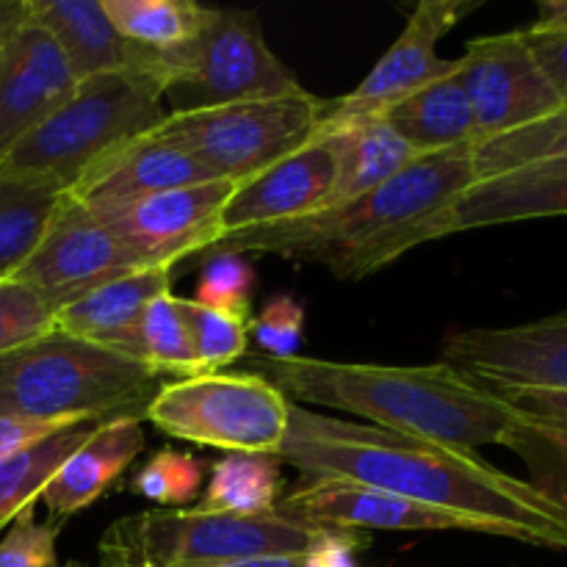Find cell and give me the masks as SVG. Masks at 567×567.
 Segmentation results:
<instances>
[{
  "instance_id": "cell-1",
  "label": "cell",
  "mask_w": 567,
  "mask_h": 567,
  "mask_svg": "<svg viewBox=\"0 0 567 567\" xmlns=\"http://www.w3.org/2000/svg\"><path fill=\"white\" fill-rule=\"evenodd\" d=\"M280 460L302 471L305 480L354 482L457 515L480 535L567 551L563 504L474 452L330 419L291 402Z\"/></svg>"
},
{
  "instance_id": "cell-2",
  "label": "cell",
  "mask_w": 567,
  "mask_h": 567,
  "mask_svg": "<svg viewBox=\"0 0 567 567\" xmlns=\"http://www.w3.org/2000/svg\"><path fill=\"white\" fill-rule=\"evenodd\" d=\"M258 374L288 402L321 404L371 421L377 430L460 452L507 446L518 415L449 363L371 365L299 358L258 360Z\"/></svg>"
},
{
  "instance_id": "cell-3",
  "label": "cell",
  "mask_w": 567,
  "mask_h": 567,
  "mask_svg": "<svg viewBox=\"0 0 567 567\" xmlns=\"http://www.w3.org/2000/svg\"><path fill=\"white\" fill-rule=\"evenodd\" d=\"M474 147L419 155L385 186L352 203L271 227L230 233L214 252H266L321 264L341 280H360L399 260V244L413 227L446 208L476 183Z\"/></svg>"
},
{
  "instance_id": "cell-4",
  "label": "cell",
  "mask_w": 567,
  "mask_h": 567,
  "mask_svg": "<svg viewBox=\"0 0 567 567\" xmlns=\"http://www.w3.org/2000/svg\"><path fill=\"white\" fill-rule=\"evenodd\" d=\"M166 83L150 72H109L78 83L75 94L0 158V175L72 192L105 155L166 120Z\"/></svg>"
},
{
  "instance_id": "cell-5",
  "label": "cell",
  "mask_w": 567,
  "mask_h": 567,
  "mask_svg": "<svg viewBox=\"0 0 567 567\" xmlns=\"http://www.w3.org/2000/svg\"><path fill=\"white\" fill-rule=\"evenodd\" d=\"M161 385V374L127 354L53 332L0 358V415L70 426L144 419Z\"/></svg>"
},
{
  "instance_id": "cell-6",
  "label": "cell",
  "mask_w": 567,
  "mask_h": 567,
  "mask_svg": "<svg viewBox=\"0 0 567 567\" xmlns=\"http://www.w3.org/2000/svg\"><path fill=\"white\" fill-rule=\"evenodd\" d=\"M319 529L282 513L227 515L205 509H150L120 518L100 540L103 563L188 567L230 559L299 554Z\"/></svg>"
},
{
  "instance_id": "cell-7",
  "label": "cell",
  "mask_w": 567,
  "mask_h": 567,
  "mask_svg": "<svg viewBox=\"0 0 567 567\" xmlns=\"http://www.w3.org/2000/svg\"><path fill=\"white\" fill-rule=\"evenodd\" d=\"M327 100L308 89L199 111H169L155 136L186 150L216 181L244 183L319 136Z\"/></svg>"
},
{
  "instance_id": "cell-8",
  "label": "cell",
  "mask_w": 567,
  "mask_h": 567,
  "mask_svg": "<svg viewBox=\"0 0 567 567\" xmlns=\"http://www.w3.org/2000/svg\"><path fill=\"white\" fill-rule=\"evenodd\" d=\"M291 402L247 371L177 377L150 399L144 419L164 435L225 454H277L288 432Z\"/></svg>"
},
{
  "instance_id": "cell-9",
  "label": "cell",
  "mask_w": 567,
  "mask_h": 567,
  "mask_svg": "<svg viewBox=\"0 0 567 567\" xmlns=\"http://www.w3.org/2000/svg\"><path fill=\"white\" fill-rule=\"evenodd\" d=\"M291 70L266 44L255 11L219 9L183 75L166 89L172 111L219 109L302 92Z\"/></svg>"
},
{
  "instance_id": "cell-10",
  "label": "cell",
  "mask_w": 567,
  "mask_h": 567,
  "mask_svg": "<svg viewBox=\"0 0 567 567\" xmlns=\"http://www.w3.org/2000/svg\"><path fill=\"white\" fill-rule=\"evenodd\" d=\"M457 78L474 111L476 144L559 114L557 92L526 44L524 31L471 39Z\"/></svg>"
},
{
  "instance_id": "cell-11",
  "label": "cell",
  "mask_w": 567,
  "mask_h": 567,
  "mask_svg": "<svg viewBox=\"0 0 567 567\" xmlns=\"http://www.w3.org/2000/svg\"><path fill=\"white\" fill-rule=\"evenodd\" d=\"M233 192L236 183L208 181L89 210L125 244L138 269H172L186 255L219 241L221 210Z\"/></svg>"
},
{
  "instance_id": "cell-12",
  "label": "cell",
  "mask_w": 567,
  "mask_h": 567,
  "mask_svg": "<svg viewBox=\"0 0 567 567\" xmlns=\"http://www.w3.org/2000/svg\"><path fill=\"white\" fill-rule=\"evenodd\" d=\"M136 269L125 244L86 205L66 194L39 247L9 280L25 282L59 313L94 288Z\"/></svg>"
},
{
  "instance_id": "cell-13",
  "label": "cell",
  "mask_w": 567,
  "mask_h": 567,
  "mask_svg": "<svg viewBox=\"0 0 567 567\" xmlns=\"http://www.w3.org/2000/svg\"><path fill=\"white\" fill-rule=\"evenodd\" d=\"M476 9H480V0H421L396 42L371 66L360 86L343 97L327 100L321 127L358 120V116L382 114L396 100L446 75L454 61L437 55V42Z\"/></svg>"
},
{
  "instance_id": "cell-14",
  "label": "cell",
  "mask_w": 567,
  "mask_h": 567,
  "mask_svg": "<svg viewBox=\"0 0 567 567\" xmlns=\"http://www.w3.org/2000/svg\"><path fill=\"white\" fill-rule=\"evenodd\" d=\"M441 352L476 382L567 391V308L529 324L457 330Z\"/></svg>"
},
{
  "instance_id": "cell-15",
  "label": "cell",
  "mask_w": 567,
  "mask_h": 567,
  "mask_svg": "<svg viewBox=\"0 0 567 567\" xmlns=\"http://www.w3.org/2000/svg\"><path fill=\"white\" fill-rule=\"evenodd\" d=\"M551 216H567V161H543L476 181L432 219L413 227L399 244V258L454 233Z\"/></svg>"
},
{
  "instance_id": "cell-16",
  "label": "cell",
  "mask_w": 567,
  "mask_h": 567,
  "mask_svg": "<svg viewBox=\"0 0 567 567\" xmlns=\"http://www.w3.org/2000/svg\"><path fill=\"white\" fill-rule=\"evenodd\" d=\"M78 83L53 33L25 9L0 48V158L55 114Z\"/></svg>"
},
{
  "instance_id": "cell-17",
  "label": "cell",
  "mask_w": 567,
  "mask_h": 567,
  "mask_svg": "<svg viewBox=\"0 0 567 567\" xmlns=\"http://www.w3.org/2000/svg\"><path fill=\"white\" fill-rule=\"evenodd\" d=\"M277 513L313 529L352 532V535L358 532H476L474 524L443 509L336 480H305L288 496H282Z\"/></svg>"
},
{
  "instance_id": "cell-18",
  "label": "cell",
  "mask_w": 567,
  "mask_h": 567,
  "mask_svg": "<svg viewBox=\"0 0 567 567\" xmlns=\"http://www.w3.org/2000/svg\"><path fill=\"white\" fill-rule=\"evenodd\" d=\"M336 186V153L327 138L316 136L297 153L286 155L236 192L221 210V236L255 227H271L327 208Z\"/></svg>"
},
{
  "instance_id": "cell-19",
  "label": "cell",
  "mask_w": 567,
  "mask_h": 567,
  "mask_svg": "<svg viewBox=\"0 0 567 567\" xmlns=\"http://www.w3.org/2000/svg\"><path fill=\"white\" fill-rule=\"evenodd\" d=\"M25 9L53 33L78 81L109 72H150L169 89V64L161 55L127 42L100 0H25Z\"/></svg>"
},
{
  "instance_id": "cell-20",
  "label": "cell",
  "mask_w": 567,
  "mask_h": 567,
  "mask_svg": "<svg viewBox=\"0 0 567 567\" xmlns=\"http://www.w3.org/2000/svg\"><path fill=\"white\" fill-rule=\"evenodd\" d=\"M208 181H216V177L203 164H197L186 150L164 142L150 131L116 153L105 155L66 194L86 208H105V205L131 203V199L150 197V194L197 186V183Z\"/></svg>"
},
{
  "instance_id": "cell-21",
  "label": "cell",
  "mask_w": 567,
  "mask_h": 567,
  "mask_svg": "<svg viewBox=\"0 0 567 567\" xmlns=\"http://www.w3.org/2000/svg\"><path fill=\"white\" fill-rule=\"evenodd\" d=\"M144 430L138 415H116L100 421L92 435L64 460L42 491L50 520L70 518L92 507L144 452Z\"/></svg>"
},
{
  "instance_id": "cell-22",
  "label": "cell",
  "mask_w": 567,
  "mask_h": 567,
  "mask_svg": "<svg viewBox=\"0 0 567 567\" xmlns=\"http://www.w3.org/2000/svg\"><path fill=\"white\" fill-rule=\"evenodd\" d=\"M169 266L136 269L131 275H122L105 286L94 288L78 302L61 308L55 313V332L75 338V341L94 343V347L114 349V352L131 358L133 338H136L144 310L153 299L169 293Z\"/></svg>"
},
{
  "instance_id": "cell-23",
  "label": "cell",
  "mask_w": 567,
  "mask_h": 567,
  "mask_svg": "<svg viewBox=\"0 0 567 567\" xmlns=\"http://www.w3.org/2000/svg\"><path fill=\"white\" fill-rule=\"evenodd\" d=\"M507 402L518 415V432L509 449L529 463L535 482L546 496L567 509V391L480 382Z\"/></svg>"
},
{
  "instance_id": "cell-24",
  "label": "cell",
  "mask_w": 567,
  "mask_h": 567,
  "mask_svg": "<svg viewBox=\"0 0 567 567\" xmlns=\"http://www.w3.org/2000/svg\"><path fill=\"white\" fill-rule=\"evenodd\" d=\"M319 136L327 138L336 153V186L327 208L365 197L419 158L382 116H358L327 125Z\"/></svg>"
},
{
  "instance_id": "cell-25",
  "label": "cell",
  "mask_w": 567,
  "mask_h": 567,
  "mask_svg": "<svg viewBox=\"0 0 567 567\" xmlns=\"http://www.w3.org/2000/svg\"><path fill=\"white\" fill-rule=\"evenodd\" d=\"M377 116H382L415 155L446 153L476 144L474 111L457 78V59L446 75L415 89Z\"/></svg>"
},
{
  "instance_id": "cell-26",
  "label": "cell",
  "mask_w": 567,
  "mask_h": 567,
  "mask_svg": "<svg viewBox=\"0 0 567 567\" xmlns=\"http://www.w3.org/2000/svg\"><path fill=\"white\" fill-rule=\"evenodd\" d=\"M109 20L127 42L161 55L172 70V83L214 25L219 9L194 0H100ZM169 83V86H172Z\"/></svg>"
},
{
  "instance_id": "cell-27",
  "label": "cell",
  "mask_w": 567,
  "mask_h": 567,
  "mask_svg": "<svg viewBox=\"0 0 567 567\" xmlns=\"http://www.w3.org/2000/svg\"><path fill=\"white\" fill-rule=\"evenodd\" d=\"M277 454H225L210 465L197 509L227 515H266L280 504Z\"/></svg>"
},
{
  "instance_id": "cell-28",
  "label": "cell",
  "mask_w": 567,
  "mask_h": 567,
  "mask_svg": "<svg viewBox=\"0 0 567 567\" xmlns=\"http://www.w3.org/2000/svg\"><path fill=\"white\" fill-rule=\"evenodd\" d=\"M66 192L0 175V282L31 258Z\"/></svg>"
},
{
  "instance_id": "cell-29",
  "label": "cell",
  "mask_w": 567,
  "mask_h": 567,
  "mask_svg": "<svg viewBox=\"0 0 567 567\" xmlns=\"http://www.w3.org/2000/svg\"><path fill=\"white\" fill-rule=\"evenodd\" d=\"M97 424L100 421H92V424H78L70 426V430H61L0 463V532L22 509L33 507L39 502L50 476L92 435V430Z\"/></svg>"
},
{
  "instance_id": "cell-30",
  "label": "cell",
  "mask_w": 567,
  "mask_h": 567,
  "mask_svg": "<svg viewBox=\"0 0 567 567\" xmlns=\"http://www.w3.org/2000/svg\"><path fill=\"white\" fill-rule=\"evenodd\" d=\"M131 358L153 369L161 377H194L197 358L188 321L183 316V299L164 293L153 299L138 321Z\"/></svg>"
},
{
  "instance_id": "cell-31",
  "label": "cell",
  "mask_w": 567,
  "mask_h": 567,
  "mask_svg": "<svg viewBox=\"0 0 567 567\" xmlns=\"http://www.w3.org/2000/svg\"><path fill=\"white\" fill-rule=\"evenodd\" d=\"M471 158H474L476 181H487V177L529 164H543V161H567V111L520 127V131L474 144Z\"/></svg>"
},
{
  "instance_id": "cell-32",
  "label": "cell",
  "mask_w": 567,
  "mask_h": 567,
  "mask_svg": "<svg viewBox=\"0 0 567 567\" xmlns=\"http://www.w3.org/2000/svg\"><path fill=\"white\" fill-rule=\"evenodd\" d=\"M205 487V468L197 457L175 449L155 452L133 476L131 491L158 507H188Z\"/></svg>"
},
{
  "instance_id": "cell-33",
  "label": "cell",
  "mask_w": 567,
  "mask_h": 567,
  "mask_svg": "<svg viewBox=\"0 0 567 567\" xmlns=\"http://www.w3.org/2000/svg\"><path fill=\"white\" fill-rule=\"evenodd\" d=\"M183 316L188 321L197 358V374H214L247 354L249 324L233 316L210 310L194 299H183Z\"/></svg>"
},
{
  "instance_id": "cell-34",
  "label": "cell",
  "mask_w": 567,
  "mask_h": 567,
  "mask_svg": "<svg viewBox=\"0 0 567 567\" xmlns=\"http://www.w3.org/2000/svg\"><path fill=\"white\" fill-rule=\"evenodd\" d=\"M55 332V310L25 282H0V358Z\"/></svg>"
},
{
  "instance_id": "cell-35",
  "label": "cell",
  "mask_w": 567,
  "mask_h": 567,
  "mask_svg": "<svg viewBox=\"0 0 567 567\" xmlns=\"http://www.w3.org/2000/svg\"><path fill=\"white\" fill-rule=\"evenodd\" d=\"M252 291L255 269L247 255L214 252V258L205 264L203 277H199L194 302L249 324L252 321Z\"/></svg>"
},
{
  "instance_id": "cell-36",
  "label": "cell",
  "mask_w": 567,
  "mask_h": 567,
  "mask_svg": "<svg viewBox=\"0 0 567 567\" xmlns=\"http://www.w3.org/2000/svg\"><path fill=\"white\" fill-rule=\"evenodd\" d=\"M305 330V308L288 293L266 299L260 313L249 321L255 343L266 360L299 358Z\"/></svg>"
},
{
  "instance_id": "cell-37",
  "label": "cell",
  "mask_w": 567,
  "mask_h": 567,
  "mask_svg": "<svg viewBox=\"0 0 567 567\" xmlns=\"http://www.w3.org/2000/svg\"><path fill=\"white\" fill-rule=\"evenodd\" d=\"M33 507L22 509L6 526V535L0 540V567H55L59 520L39 524Z\"/></svg>"
},
{
  "instance_id": "cell-38",
  "label": "cell",
  "mask_w": 567,
  "mask_h": 567,
  "mask_svg": "<svg viewBox=\"0 0 567 567\" xmlns=\"http://www.w3.org/2000/svg\"><path fill=\"white\" fill-rule=\"evenodd\" d=\"M524 39L529 44L532 55L537 59L540 70L546 72L548 83L557 92L563 111H567V25L524 28Z\"/></svg>"
},
{
  "instance_id": "cell-39",
  "label": "cell",
  "mask_w": 567,
  "mask_h": 567,
  "mask_svg": "<svg viewBox=\"0 0 567 567\" xmlns=\"http://www.w3.org/2000/svg\"><path fill=\"white\" fill-rule=\"evenodd\" d=\"M61 430H70V424H55V421H31V419H9L0 415V463L14 457L22 449L44 441Z\"/></svg>"
},
{
  "instance_id": "cell-40",
  "label": "cell",
  "mask_w": 567,
  "mask_h": 567,
  "mask_svg": "<svg viewBox=\"0 0 567 567\" xmlns=\"http://www.w3.org/2000/svg\"><path fill=\"white\" fill-rule=\"evenodd\" d=\"M302 565H305V551H299V554H269V557L230 559V563L188 565V567H302Z\"/></svg>"
},
{
  "instance_id": "cell-41",
  "label": "cell",
  "mask_w": 567,
  "mask_h": 567,
  "mask_svg": "<svg viewBox=\"0 0 567 567\" xmlns=\"http://www.w3.org/2000/svg\"><path fill=\"white\" fill-rule=\"evenodd\" d=\"M532 25L543 28H559L567 25V0H543L537 6V20Z\"/></svg>"
},
{
  "instance_id": "cell-42",
  "label": "cell",
  "mask_w": 567,
  "mask_h": 567,
  "mask_svg": "<svg viewBox=\"0 0 567 567\" xmlns=\"http://www.w3.org/2000/svg\"><path fill=\"white\" fill-rule=\"evenodd\" d=\"M25 14V0H0V48Z\"/></svg>"
},
{
  "instance_id": "cell-43",
  "label": "cell",
  "mask_w": 567,
  "mask_h": 567,
  "mask_svg": "<svg viewBox=\"0 0 567 567\" xmlns=\"http://www.w3.org/2000/svg\"><path fill=\"white\" fill-rule=\"evenodd\" d=\"M103 567H138V565H125V563H103Z\"/></svg>"
}]
</instances>
